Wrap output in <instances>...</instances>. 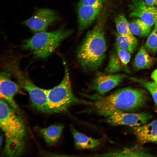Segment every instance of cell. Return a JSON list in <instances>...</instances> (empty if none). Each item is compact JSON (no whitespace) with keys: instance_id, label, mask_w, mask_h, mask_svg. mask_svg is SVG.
Listing matches in <instances>:
<instances>
[{"instance_id":"1","label":"cell","mask_w":157,"mask_h":157,"mask_svg":"<svg viewBox=\"0 0 157 157\" xmlns=\"http://www.w3.org/2000/svg\"><path fill=\"white\" fill-rule=\"evenodd\" d=\"M89 97L93 100L89 103L94 111L107 117L115 112H130L139 109L146 101L147 94L142 89L127 87L106 96L97 94Z\"/></svg>"},{"instance_id":"2","label":"cell","mask_w":157,"mask_h":157,"mask_svg":"<svg viewBox=\"0 0 157 157\" xmlns=\"http://www.w3.org/2000/svg\"><path fill=\"white\" fill-rule=\"evenodd\" d=\"M105 15L99 17L94 27L89 31L77 51V60L83 68L95 70L105 58L106 45L104 34Z\"/></svg>"},{"instance_id":"3","label":"cell","mask_w":157,"mask_h":157,"mask_svg":"<svg viewBox=\"0 0 157 157\" xmlns=\"http://www.w3.org/2000/svg\"><path fill=\"white\" fill-rule=\"evenodd\" d=\"M16 112L5 100H0V126L5 137V152L9 156L21 154L24 146L25 127Z\"/></svg>"},{"instance_id":"4","label":"cell","mask_w":157,"mask_h":157,"mask_svg":"<svg viewBox=\"0 0 157 157\" xmlns=\"http://www.w3.org/2000/svg\"><path fill=\"white\" fill-rule=\"evenodd\" d=\"M73 32L72 30L62 27L51 32L36 33L24 41L22 48L31 51L36 58H44L52 54L61 42Z\"/></svg>"},{"instance_id":"5","label":"cell","mask_w":157,"mask_h":157,"mask_svg":"<svg viewBox=\"0 0 157 157\" xmlns=\"http://www.w3.org/2000/svg\"><path fill=\"white\" fill-rule=\"evenodd\" d=\"M64 65L65 73L60 83L47 90L48 105L52 113L65 112L74 104L81 101L73 93L68 69L65 62Z\"/></svg>"},{"instance_id":"6","label":"cell","mask_w":157,"mask_h":157,"mask_svg":"<svg viewBox=\"0 0 157 157\" xmlns=\"http://www.w3.org/2000/svg\"><path fill=\"white\" fill-rule=\"evenodd\" d=\"M19 83L28 92L33 106L37 110L44 113H52L48 105L47 90L38 87L27 76L21 77Z\"/></svg>"},{"instance_id":"7","label":"cell","mask_w":157,"mask_h":157,"mask_svg":"<svg viewBox=\"0 0 157 157\" xmlns=\"http://www.w3.org/2000/svg\"><path fill=\"white\" fill-rule=\"evenodd\" d=\"M57 18V15L55 11L42 8L37 10L31 17L22 23L36 33L45 31L48 26Z\"/></svg>"},{"instance_id":"8","label":"cell","mask_w":157,"mask_h":157,"mask_svg":"<svg viewBox=\"0 0 157 157\" xmlns=\"http://www.w3.org/2000/svg\"><path fill=\"white\" fill-rule=\"evenodd\" d=\"M150 118L149 114L144 113L118 111L107 117V122L112 125H126L134 127L145 124Z\"/></svg>"},{"instance_id":"9","label":"cell","mask_w":157,"mask_h":157,"mask_svg":"<svg viewBox=\"0 0 157 157\" xmlns=\"http://www.w3.org/2000/svg\"><path fill=\"white\" fill-rule=\"evenodd\" d=\"M126 76L124 74L98 73L93 81L91 87L98 94L103 96L118 85Z\"/></svg>"},{"instance_id":"10","label":"cell","mask_w":157,"mask_h":157,"mask_svg":"<svg viewBox=\"0 0 157 157\" xmlns=\"http://www.w3.org/2000/svg\"><path fill=\"white\" fill-rule=\"evenodd\" d=\"M102 4L88 5L78 3L77 8L78 34H81L98 17Z\"/></svg>"},{"instance_id":"11","label":"cell","mask_w":157,"mask_h":157,"mask_svg":"<svg viewBox=\"0 0 157 157\" xmlns=\"http://www.w3.org/2000/svg\"><path fill=\"white\" fill-rule=\"evenodd\" d=\"M130 18L138 17L151 28L154 24L157 7L147 5L144 0H133L130 6Z\"/></svg>"},{"instance_id":"12","label":"cell","mask_w":157,"mask_h":157,"mask_svg":"<svg viewBox=\"0 0 157 157\" xmlns=\"http://www.w3.org/2000/svg\"><path fill=\"white\" fill-rule=\"evenodd\" d=\"M19 90V86L12 81L9 74L2 72L0 76V97L6 101L16 112L19 108L15 103L14 97Z\"/></svg>"},{"instance_id":"13","label":"cell","mask_w":157,"mask_h":157,"mask_svg":"<svg viewBox=\"0 0 157 157\" xmlns=\"http://www.w3.org/2000/svg\"><path fill=\"white\" fill-rule=\"evenodd\" d=\"M130 54L115 46L114 51L110 56L105 72L113 74L122 70L128 71L127 65L130 59Z\"/></svg>"},{"instance_id":"14","label":"cell","mask_w":157,"mask_h":157,"mask_svg":"<svg viewBox=\"0 0 157 157\" xmlns=\"http://www.w3.org/2000/svg\"><path fill=\"white\" fill-rule=\"evenodd\" d=\"M133 129L134 134L140 143H157V120L133 127Z\"/></svg>"},{"instance_id":"15","label":"cell","mask_w":157,"mask_h":157,"mask_svg":"<svg viewBox=\"0 0 157 157\" xmlns=\"http://www.w3.org/2000/svg\"><path fill=\"white\" fill-rule=\"evenodd\" d=\"M71 129L74 139V146L77 149H93L98 146L101 143L100 139L90 137L79 132L73 127H71Z\"/></svg>"},{"instance_id":"16","label":"cell","mask_w":157,"mask_h":157,"mask_svg":"<svg viewBox=\"0 0 157 157\" xmlns=\"http://www.w3.org/2000/svg\"><path fill=\"white\" fill-rule=\"evenodd\" d=\"M64 128L63 124H55L42 129L40 132L46 143L51 145L59 140Z\"/></svg>"},{"instance_id":"17","label":"cell","mask_w":157,"mask_h":157,"mask_svg":"<svg viewBox=\"0 0 157 157\" xmlns=\"http://www.w3.org/2000/svg\"><path fill=\"white\" fill-rule=\"evenodd\" d=\"M153 58L149 55L144 47L142 46L136 54L133 63L135 70L150 68L154 64Z\"/></svg>"},{"instance_id":"18","label":"cell","mask_w":157,"mask_h":157,"mask_svg":"<svg viewBox=\"0 0 157 157\" xmlns=\"http://www.w3.org/2000/svg\"><path fill=\"white\" fill-rule=\"evenodd\" d=\"M138 43L137 40L133 35H116L115 46L130 54L135 50Z\"/></svg>"},{"instance_id":"19","label":"cell","mask_w":157,"mask_h":157,"mask_svg":"<svg viewBox=\"0 0 157 157\" xmlns=\"http://www.w3.org/2000/svg\"><path fill=\"white\" fill-rule=\"evenodd\" d=\"M130 30L133 35L142 37L148 35L151 28L147 26L140 19L137 18L129 22Z\"/></svg>"},{"instance_id":"20","label":"cell","mask_w":157,"mask_h":157,"mask_svg":"<svg viewBox=\"0 0 157 157\" xmlns=\"http://www.w3.org/2000/svg\"><path fill=\"white\" fill-rule=\"evenodd\" d=\"M106 156L140 157L153 156L151 154L138 148H125L118 152L106 154Z\"/></svg>"},{"instance_id":"21","label":"cell","mask_w":157,"mask_h":157,"mask_svg":"<svg viewBox=\"0 0 157 157\" xmlns=\"http://www.w3.org/2000/svg\"><path fill=\"white\" fill-rule=\"evenodd\" d=\"M115 22L117 34L121 35H133L129 27V22L124 15L120 14L115 18Z\"/></svg>"},{"instance_id":"22","label":"cell","mask_w":157,"mask_h":157,"mask_svg":"<svg viewBox=\"0 0 157 157\" xmlns=\"http://www.w3.org/2000/svg\"><path fill=\"white\" fill-rule=\"evenodd\" d=\"M144 47L150 53L154 54L157 52V28L155 26L148 37Z\"/></svg>"},{"instance_id":"23","label":"cell","mask_w":157,"mask_h":157,"mask_svg":"<svg viewBox=\"0 0 157 157\" xmlns=\"http://www.w3.org/2000/svg\"><path fill=\"white\" fill-rule=\"evenodd\" d=\"M140 83L151 94L155 103L157 105V85L154 81H148L142 79H134Z\"/></svg>"},{"instance_id":"24","label":"cell","mask_w":157,"mask_h":157,"mask_svg":"<svg viewBox=\"0 0 157 157\" xmlns=\"http://www.w3.org/2000/svg\"><path fill=\"white\" fill-rule=\"evenodd\" d=\"M103 0H80L78 3L88 5L102 4Z\"/></svg>"},{"instance_id":"25","label":"cell","mask_w":157,"mask_h":157,"mask_svg":"<svg viewBox=\"0 0 157 157\" xmlns=\"http://www.w3.org/2000/svg\"><path fill=\"white\" fill-rule=\"evenodd\" d=\"M148 6L152 7H157V0H144Z\"/></svg>"},{"instance_id":"26","label":"cell","mask_w":157,"mask_h":157,"mask_svg":"<svg viewBox=\"0 0 157 157\" xmlns=\"http://www.w3.org/2000/svg\"><path fill=\"white\" fill-rule=\"evenodd\" d=\"M151 77L157 85V69L154 70L151 73Z\"/></svg>"},{"instance_id":"27","label":"cell","mask_w":157,"mask_h":157,"mask_svg":"<svg viewBox=\"0 0 157 157\" xmlns=\"http://www.w3.org/2000/svg\"><path fill=\"white\" fill-rule=\"evenodd\" d=\"M155 26L157 28V13L156 16L155 21Z\"/></svg>"},{"instance_id":"28","label":"cell","mask_w":157,"mask_h":157,"mask_svg":"<svg viewBox=\"0 0 157 157\" xmlns=\"http://www.w3.org/2000/svg\"><path fill=\"white\" fill-rule=\"evenodd\" d=\"M2 137H1V136L0 137V146H1V144H2Z\"/></svg>"},{"instance_id":"29","label":"cell","mask_w":157,"mask_h":157,"mask_svg":"<svg viewBox=\"0 0 157 157\" xmlns=\"http://www.w3.org/2000/svg\"><path fill=\"white\" fill-rule=\"evenodd\" d=\"M156 60H157V59H156Z\"/></svg>"}]
</instances>
